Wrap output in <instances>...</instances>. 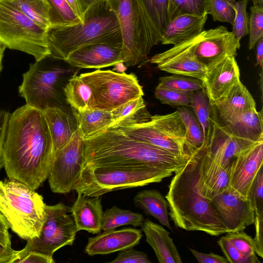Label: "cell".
Here are the masks:
<instances>
[{"label":"cell","instance_id":"6da1fadb","mask_svg":"<svg viewBox=\"0 0 263 263\" xmlns=\"http://www.w3.org/2000/svg\"><path fill=\"white\" fill-rule=\"evenodd\" d=\"M54 155L42 111L26 104L10 114L4 145V167L9 179L37 189L49 176Z\"/></svg>","mask_w":263,"mask_h":263},{"label":"cell","instance_id":"7a4b0ae2","mask_svg":"<svg viewBox=\"0 0 263 263\" xmlns=\"http://www.w3.org/2000/svg\"><path fill=\"white\" fill-rule=\"evenodd\" d=\"M202 149L193 152L185 164L175 172L165 196L168 213L176 227L217 236L227 232L211 200L201 191Z\"/></svg>","mask_w":263,"mask_h":263},{"label":"cell","instance_id":"3957f363","mask_svg":"<svg viewBox=\"0 0 263 263\" xmlns=\"http://www.w3.org/2000/svg\"><path fill=\"white\" fill-rule=\"evenodd\" d=\"M84 142L83 166H154L175 173L185 164L191 155H175L110 127L84 140Z\"/></svg>","mask_w":263,"mask_h":263},{"label":"cell","instance_id":"277c9868","mask_svg":"<svg viewBox=\"0 0 263 263\" xmlns=\"http://www.w3.org/2000/svg\"><path fill=\"white\" fill-rule=\"evenodd\" d=\"M64 91L67 103L79 111L91 109L110 112L144 95L135 74L110 70L76 75Z\"/></svg>","mask_w":263,"mask_h":263},{"label":"cell","instance_id":"5b68a950","mask_svg":"<svg viewBox=\"0 0 263 263\" xmlns=\"http://www.w3.org/2000/svg\"><path fill=\"white\" fill-rule=\"evenodd\" d=\"M46 39L51 57L65 60L74 50L96 42H122L120 27L105 0L90 6L83 22L71 26H50Z\"/></svg>","mask_w":263,"mask_h":263},{"label":"cell","instance_id":"8992f818","mask_svg":"<svg viewBox=\"0 0 263 263\" xmlns=\"http://www.w3.org/2000/svg\"><path fill=\"white\" fill-rule=\"evenodd\" d=\"M80 69L65 60L51 56L31 63L23 74L19 95L26 104L41 111L52 107L70 109L65 88L69 81Z\"/></svg>","mask_w":263,"mask_h":263},{"label":"cell","instance_id":"52a82bcc","mask_svg":"<svg viewBox=\"0 0 263 263\" xmlns=\"http://www.w3.org/2000/svg\"><path fill=\"white\" fill-rule=\"evenodd\" d=\"M117 19L122 37L121 57L127 66L146 60L161 35L141 0H105Z\"/></svg>","mask_w":263,"mask_h":263},{"label":"cell","instance_id":"ba28073f","mask_svg":"<svg viewBox=\"0 0 263 263\" xmlns=\"http://www.w3.org/2000/svg\"><path fill=\"white\" fill-rule=\"evenodd\" d=\"M46 205L42 196L27 185L10 179L0 180V213L21 238L39 236Z\"/></svg>","mask_w":263,"mask_h":263},{"label":"cell","instance_id":"9c48e42d","mask_svg":"<svg viewBox=\"0 0 263 263\" xmlns=\"http://www.w3.org/2000/svg\"><path fill=\"white\" fill-rule=\"evenodd\" d=\"M173 173L154 166H83L73 190L88 196H101L115 191L159 182Z\"/></svg>","mask_w":263,"mask_h":263},{"label":"cell","instance_id":"30bf717a","mask_svg":"<svg viewBox=\"0 0 263 263\" xmlns=\"http://www.w3.org/2000/svg\"><path fill=\"white\" fill-rule=\"evenodd\" d=\"M46 31L11 0H0V43L6 48L25 52L40 61L50 55Z\"/></svg>","mask_w":263,"mask_h":263},{"label":"cell","instance_id":"8fae6325","mask_svg":"<svg viewBox=\"0 0 263 263\" xmlns=\"http://www.w3.org/2000/svg\"><path fill=\"white\" fill-rule=\"evenodd\" d=\"M128 136L163 149L175 155L189 157L186 131L177 110L163 115L151 116L148 120L118 128Z\"/></svg>","mask_w":263,"mask_h":263},{"label":"cell","instance_id":"7c38bea8","mask_svg":"<svg viewBox=\"0 0 263 263\" xmlns=\"http://www.w3.org/2000/svg\"><path fill=\"white\" fill-rule=\"evenodd\" d=\"M45 218L39 236L27 240L25 252H38L50 257L59 249L71 246L77 227L71 207L63 202L46 205Z\"/></svg>","mask_w":263,"mask_h":263},{"label":"cell","instance_id":"4fadbf2b","mask_svg":"<svg viewBox=\"0 0 263 263\" xmlns=\"http://www.w3.org/2000/svg\"><path fill=\"white\" fill-rule=\"evenodd\" d=\"M84 157V139L78 129L66 144L54 152L48 178L53 192L67 194L73 190L80 178Z\"/></svg>","mask_w":263,"mask_h":263},{"label":"cell","instance_id":"5bb4252c","mask_svg":"<svg viewBox=\"0 0 263 263\" xmlns=\"http://www.w3.org/2000/svg\"><path fill=\"white\" fill-rule=\"evenodd\" d=\"M240 46L233 32L220 26L196 36L192 50L196 60L208 70L228 57H235Z\"/></svg>","mask_w":263,"mask_h":263},{"label":"cell","instance_id":"9a60e30c","mask_svg":"<svg viewBox=\"0 0 263 263\" xmlns=\"http://www.w3.org/2000/svg\"><path fill=\"white\" fill-rule=\"evenodd\" d=\"M211 201L227 232L243 231L254 224L255 214L250 199L230 187L215 196Z\"/></svg>","mask_w":263,"mask_h":263},{"label":"cell","instance_id":"2e32d148","mask_svg":"<svg viewBox=\"0 0 263 263\" xmlns=\"http://www.w3.org/2000/svg\"><path fill=\"white\" fill-rule=\"evenodd\" d=\"M195 36L154 55L151 62L156 64L162 71L196 78L203 81L207 69L196 60L193 53L192 47Z\"/></svg>","mask_w":263,"mask_h":263},{"label":"cell","instance_id":"e0dca14e","mask_svg":"<svg viewBox=\"0 0 263 263\" xmlns=\"http://www.w3.org/2000/svg\"><path fill=\"white\" fill-rule=\"evenodd\" d=\"M211 121L212 133L204 147V153L223 167H229L233 158L258 142L232 134L221 122L211 116Z\"/></svg>","mask_w":263,"mask_h":263},{"label":"cell","instance_id":"ac0fdd59","mask_svg":"<svg viewBox=\"0 0 263 263\" xmlns=\"http://www.w3.org/2000/svg\"><path fill=\"white\" fill-rule=\"evenodd\" d=\"M262 164L263 140H261L232 159L230 166L229 187L248 198L253 180Z\"/></svg>","mask_w":263,"mask_h":263},{"label":"cell","instance_id":"d6986e66","mask_svg":"<svg viewBox=\"0 0 263 263\" xmlns=\"http://www.w3.org/2000/svg\"><path fill=\"white\" fill-rule=\"evenodd\" d=\"M121 49L122 42H96L74 50L65 60L79 69H101L122 62Z\"/></svg>","mask_w":263,"mask_h":263},{"label":"cell","instance_id":"ffe728a7","mask_svg":"<svg viewBox=\"0 0 263 263\" xmlns=\"http://www.w3.org/2000/svg\"><path fill=\"white\" fill-rule=\"evenodd\" d=\"M240 81V72L235 57L230 56L207 70L203 89L213 104Z\"/></svg>","mask_w":263,"mask_h":263},{"label":"cell","instance_id":"44dd1931","mask_svg":"<svg viewBox=\"0 0 263 263\" xmlns=\"http://www.w3.org/2000/svg\"><path fill=\"white\" fill-rule=\"evenodd\" d=\"M142 237L141 230L132 228L105 231L88 238L85 252L94 256L120 251L138 245Z\"/></svg>","mask_w":263,"mask_h":263},{"label":"cell","instance_id":"7402d4cb","mask_svg":"<svg viewBox=\"0 0 263 263\" xmlns=\"http://www.w3.org/2000/svg\"><path fill=\"white\" fill-rule=\"evenodd\" d=\"M211 106L215 113L211 114V116L221 122H226L248 110L256 108V103L248 89L240 81Z\"/></svg>","mask_w":263,"mask_h":263},{"label":"cell","instance_id":"603a6c76","mask_svg":"<svg viewBox=\"0 0 263 263\" xmlns=\"http://www.w3.org/2000/svg\"><path fill=\"white\" fill-rule=\"evenodd\" d=\"M101 196H88L78 193L71 207V214L78 231L84 230L99 234L102 230L103 211Z\"/></svg>","mask_w":263,"mask_h":263},{"label":"cell","instance_id":"cb8c5ba5","mask_svg":"<svg viewBox=\"0 0 263 263\" xmlns=\"http://www.w3.org/2000/svg\"><path fill=\"white\" fill-rule=\"evenodd\" d=\"M50 133L54 152L62 147L78 129V122L72 108L57 107L43 111Z\"/></svg>","mask_w":263,"mask_h":263},{"label":"cell","instance_id":"d4e9b609","mask_svg":"<svg viewBox=\"0 0 263 263\" xmlns=\"http://www.w3.org/2000/svg\"><path fill=\"white\" fill-rule=\"evenodd\" d=\"M230 167H223L208 157L202 149L200 181L203 196L211 200L229 185Z\"/></svg>","mask_w":263,"mask_h":263},{"label":"cell","instance_id":"484cf974","mask_svg":"<svg viewBox=\"0 0 263 263\" xmlns=\"http://www.w3.org/2000/svg\"><path fill=\"white\" fill-rule=\"evenodd\" d=\"M141 230L146 241L153 248L160 263H181V257L169 232L148 219L144 220Z\"/></svg>","mask_w":263,"mask_h":263},{"label":"cell","instance_id":"4316f807","mask_svg":"<svg viewBox=\"0 0 263 263\" xmlns=\"http://www.w3.org/2000/svg\"><path fill=\"white\" fill-rule=\"evenodd\" d=\"M208 15L183 14L174 18L166 26L161 43L175 45L200 34L204 31Z\"/></svg>","mask_w":263,"mask_h":263},{"label":"cell","instance_id":"83f0119b","mask_svg":"<svg viewBox=\"0 0 263 263\" xmlns=\"http://www.w3.org/2000/svg\"><path fill=\"white\" fill-rule=\"evenodd\" d=\"M219 121L236 136L254 142L263 140L262 110L258 111L256 108H252L231 120Z\"/></svg>","mask_w":263,"mask_h":263},{"label":"cell","instance_id":"f1b7e54d","mask_svg":"<svg viewBox=\"0 0 263 263\" xmlns=\"http://www.w3.org/2000/svg\"><path fill=\"white\" fill-rule=\"evenodd\" d=\"M135 205L148 215L154 217L171 231L166 199L156 190H144L139 192L134 197Z\"/></svg>","mask_w":263,"mask_h":263},{"label":"cell","instance_id":"f546056e","mask_svg":"<svg viewBox=\"0 0 263 263\" xmlns=\"http://www.w3.org/2000/svg\"><path fill=\"white\" fill-rule=\"evenodd\" d=\"M72 109L78 122V129L84 140L106 129L113 121L110 111L91 109L79 111Z\"/></svg>","mask_w":263,"mask_h":263},{"label":"cell","instance_id":"4dcf8cb0","mask_svg":"<svg viewBox=\"0 0 263 263\" xmlns=\"http://www.w3.org/2000/svg\"><path fill=\"white\" fill-rule=\"evenodd\" d=\"M110 112L113 121L109 127L112 128L143 122L151 117L146 110L143 96L130 100Z\"/></svg>","mask_w":263,"mask_h":263},{"label":"cell","instance_id":"1f68e13d","mask_svg":"<svg viewBox=\"0 0 263 263\" xmlns=\"http://www.w3.org/2000/svg\"><path fill=\"white\" fill-rule=\"evenodd\" d=\"M144 220L142 214L124 210L114 205L103 212L102 230L104 231L116 229L125 225L141 226Z\"/></svg>","mask_w":263,"mask_h":263},{"label":"cell","instance_id":"d6a6232c","mask_svg":"<svg viewBox=\"0 0 263 263\" xmlns=\"http://www.w3.org/2000/svg\"><path fill=\"white\" fill-rule=\"evenodd\" d=\"M186 131V139L189 148L192 152L205 146L202 129L194 114L187 107L178 108Z\"/></svg>","mask_w":263,"mask_h":263},{"label":"cell","instance_id":"836d02e7","mask_svg":"<svg viewBox=\"0 0 263 263\" xmlns=\"http://www.w3.org/2000/svg\"><path fill=\"white\" fill-rule=\"evenodd\" d=\"M190 106L201 126L206 145L212 133V126L211 104L204 89L192 92Z\"/></svg>","mask_w":263,"mask_h":263},{"label":"cell","instance_id":"e575fe53","mask_svg":"<svg viewBox=\"0 0 263 263\" xmlns=\"http://www.w3.org/2000/svg\"><path fill=\"white\" fill-rule=\"evenodd\" d=\"M51 26H67L82 23L66 0H46Z\"/></svg>","mask_w":263,"mask_h":263},{"label":"cell","instance_id":"d590c367","mask_svg":"<svg viewBox=\"0 0 263 263\" xmlns=\"http://www.w3.org/2000/svg\"><path fill=\"white\" fill-rule=\"evenodd\" d=\"M28 17L47 30L50 26L46 0H11Z\"/></svg>","mask_w":263,"mask_h":263},{"label":"cell","instance_id":"8d00e7d4","mask_svg":"<svg viewBox=\"0 0 263 263\" xmlns=\"http://www.w3.org/2000/svg\"><path fill=\"white\" fill-rule=\"evenodd\" d=\"M210 1V0H167L169 22L183 14L201 16L208 13Z\"/></svg>","mask_w":263,"mask_h":263},{"label":"cell","instance_id":"74e56055","mask_svg":"<svg viewBox=\"0 0 263 263\" xmlns=\"http://www.w3.org/2000/svg\"><path fill=\"white\" fill-rule=\"evenodd\" d=\"M157 86L185 92H192L203 89L202 80L194 77L175 74L161 77Z\"/></svg>","mask_w":263,"mask_h":263},{"label":"cell","instance_id":"f35d334b","mask_svg":"<svg viewBox=\"0 0 263 263\" xmlns=\"http://www.w3.org/2000/svg\"><path fill=\"white\" fill-rule=\"evenodd\" d=\"M151 18L162 35L169 22L167 0H141Z\"/></svg>","mask_w":263,"mask_h":263},{"label":"cell","instance_id":"ab89813d","mask_svg":"<svg viewBox=\"0 0 263 263\" xmlns=\"http://www.w3.org/2000/svg\"><path fill=\"white\" fill-rule=\"evenodd\" d=\"M226 235L237 250L252 263H259L256 253L254 239L243 231L227 232Z\"/></svg>","mask_w":263,"mask_h":263},{"label":"cell","instance_id":"60d3db41","mask_svg":"<svg viewBox=\"0 0 263 263\" xmlns=\"http://www.w3.org/2000/svg\"><path fill=\"white\" fill-rule=\"evenodd\" d=\"M235 1L210 0L208 14L214 21L228 23L233 25L235 17Z\"/></svg>","mask_w":263,"mask_h":263},{"label":"cell","instance_id":"b9f144b4","mask_svg":"<svg viewBox=\"0 0 263 263\" xmlns=\"http://www.w3.org/2000/svg\"><path fill=\"white\" fill-rule=\"evenodd\" d=\"M250 12L248 48L251 50L257 41L263 37V6L253 5L250 7Z\"/></svg>","mask_w":263,"mask_h":263},{"label":"cell","instance_id":"7bdbcfd3","mask_svg":"<svg viewBox=\"0 0 263 263\" xmlns=\"http://www.w3.org/2000/svg\"><path fill=\"white\" fill-rule=\"evenodd\" d=\"M248 1L240 0L234 4L235 14L232 32L239 41L249 33V17L247 12Z\"/></svg>","mask_w":263,"mask_h":263},{"label":"cell","instance_id":"ee69618b","mask_svg":"<svg viewBox=\"0 0 263 263\" xmlns=\"http://www.w3.org/2000/svg\"><path fill=\"white\" fill-rule=\"evenodd\" d=\"M192 92H185L157 86L155 96L165 104L173 106H190Z\"/></svg>","mask_w":263,"mask_h":263},{"label":"cell","instance_id":"f6af8a7d","mask_svg":"<svg viewBox=\"0 0 263 263\" xmlns=\"http://www.w3.org/2000/svg\"><path fill=\"white\" fill-rule=\"evenodd\" d=\"M248 198L252 203L255 214L263 213V169H259L250 187Z\"/></svg>","mask_w":263,"mask_h":263},{"label":"cell","instance_id":"bcb514c9","mask_svg":"<svg viewBox=\"0 0 263 263\" xmlns=\"http://www.w3.org/2000/svg\"><path fill=\"white\" fill-rule=\"evenodd\" d=\"M217 242L229 262L252 263L250 259L243 256L237 250L226 236L221 237Z\"/></svg>","mask_w":263,"mask_h":263},{"label":"cell","instance_id":"7dc6e473","mask_svg":"<svg viewBox=\"0 0 263 263\" xmlns=\"http://www.w3.org/2000/svg\"><path fill=\"white\" fill-rule=\"evenodd\" d=\"M110 263H150L147 255L136 250L133 248L120 251L117 256Z\"/></svg>","mask_w":263,"mask_h":263},{"label":"cell","instance_id":"c3c4849f","mask_svg":"<svg viewBox=\"0 0 263 263\" xmlns=\"http://www.w3.org/2000/svg\"><path fill=\"white\" fill-rule=\"evenodd\" d=\"M53 257L35 252H25L21 250L14 263H54Z\"/></svg>","mask_w":263,"mask_h":263},{"label":"cell","instance_id":"681fc988","mask_svg":"<svg viewBox=\"0 0 263 263\" xmlns=\"http://www.w3.org/2000/svg\"><path fill=\"white\" fill-rule=\"evenodd\" d=\"M254 224L255 236L254 238L256 255L263 258V213L255 214Z\"/></svg>","mask_w":263,"mask_h":263},{"label":"cell","instance_id":"f907efd6","mask_svg":"<svg viewBox=\"0 0 263 263\" xmlns=\"http://www.w3.org/2000/svg\"><path fill=\"white\" fill-rule=\"evenodd\" d=\"M10 114L0 109V170L4 166V145Z\"/></svg>","mask_w":263,"mask_h":263},{"label":"cell","instance_id":"816d5d0a","mask_svg":"<svg viewBox=\"0 0 263 263\" xmlns=\"http://www.w3.org/2000/svg\"><path fill=\"white\" fill-rule=\"evenodd\" d=\"M190 251L199 263H228L227 259L220 255L211 252L209 254L199 252L189 248Z\"/></svg>","mask_w":263,"mask_h":263},{"label":"cell","instance_id":"f5cc1de1","mask_svg":"<svg viewBox=\"0 0 263 263\" xmlns=\"http://www.w3.org/2000/svg\"><path fill=\"white\" fill-rule=\"evenodd\" d=\"M18 252L13 249L11 246L0 243V263H14Z\"/></svg>","mask_w":263,"mask_h":263},{"label":"cell","instance_id":"db71d44e","mask_svg":"<svg viewBox=\"0 0 263 263\" xmlns=\"http://www.w3.org/2000/svg\"><path fill=\"white\" fill-rule=\"evenodd\" d=\"M77 15L82 20L84 12L80 0H66Z\"/></svg>","mask_w":263,"mask_h":263},{"label":"cell","instance_id":"11a10c76","mask_svg":"<svg viewBox=\"0 0 263 263\" xmlns=\"http://www.w3.org/2000/svg\"><path fill=\"white\" fill-rule=\"evenodd\" d=\"M256 64L261 68L262 66L263 61V37L260 38L256 43Z\"/></svg>","mask_w":263,"mask_h":263},{"label":"cell","instance_id":"9f6ffc18","mask_svg":"<svg viewBox=\"0 0 263 263\" xmlns=\"http://www.w3.org/2000/svg\"><path fill=\"white\" fill-rule=\"evenodd\" d=\"M0 243L11 246V236L7 230L0 228Z\"/></svg>","mask_w":263,"mask_h":263},{"label":"cell","instance_id":"6f0895ef","mask_svg":"<svg viewBox=\"0 0 263 263\" xmlns=\"http://www.w3.org/2000/svg\"><path fill=\"white\" fill-rule=\"evenodd\" d=\"M102 0H80L84 13L90 6Z\"/></svg>","mask_w":263,"mask_h":263},{"label":"cell","instance_id":"680465c9","mask_svg":"<svg viewBox=\"0 0 263 263\" xmlns=\"http://www.w3.org/2000/svg\"><path fill=\"white\" fill-rule=\"evenodd\" d=\"M0 228L5 230H8L9 228L7 222L3 216V215L0 213Z\"/></svg>","mask_w":263,"mask_h":263},{"label":"cell","instance_id":"91938a15","mask_svg":"<svg viewBox=\"0 0 263 263\" xmlns=\"http://www.w3.org/2000/svg\"><path fill=\"white\" fill-rule=\"evenodd\" d=\"M6 48L3 45L0 43V74L3 69L2 61Z\"/></svg>","mask_w":263,"mask_h":263},{"label":"cell","instance_id":"94428289","mask_svg":"<svg viewBox=\"0 0 263 263\" xmlns=\"http://www.w3.org/2000/svg\"><path fill=\"white\" fill-rule=\"evenodd\" d=\"M253 3V5H258L263 6V0H251Z\"/></svg>","mask_w":263,"mask_h":263},{"label":"cell","instance_id":"6125c7cd","mask_svg":"<svg viewBox=\"0 0 263 263\" xmlns=\"http://www.w3.org/2000/svg\"><path fill=\"white\" fill-rule=\"evenodd\" d=\"M231 1H235V0H231Z\"/></svg>","mask_w":263,"mask_h":263}]
</instances>
